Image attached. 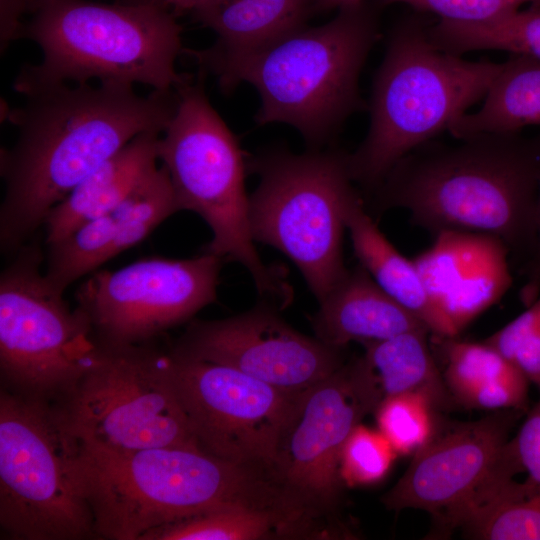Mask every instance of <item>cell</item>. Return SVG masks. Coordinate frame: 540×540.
<instances>
[{"instance_id": "obj_1", "label": "cell", "mask_w": 540, "mask_h": 540, "mask_svg": "<svg viewBox=\"0 0 540 540\" xmlns=\"http://www.w3.org/2000/svg\"><path fill=\"white\" fill-rule=\"evenodd\" d=\"M24 97L8 116L16 141L0 159V248L12 255L54 206L132 139L163 133L178 104L176 90L143 96L133 84L116 81L58 84Z\"/></svg>"}, {"instance_id": "obj_2", "label": "cell", "mask_w": 540, "mask_h": 540, "mask_svg": "<svg viewBox=\"0 0 540 540\" xmlns=\"http://www.w3.org/2000/svg\"><path fill=\"white\" fill-rule=\"evenodd\" d=\"M415 149L376 190V209L401 208L437 234L468 231L502 240L529 259L535 242L540 135L487 133Z\"/></svg>"}, {"instance_id": "obj_3", "label": "cell", "mask_w": 540, "mask_h": 540, "mask_svg": "<svg viewBox=\"0 0 540 540\" xmlns=\"http://www.w3.org/2000/svg\"><path fill=\"white\" fill-rule=\"evenodd\" d=\"M78 468L96 536L142 540L165 524L221 506L295 509L260 468L191 447L115 452L79 444Z\"/></svg>"}, {"instance_id": "obj_4", "label": "cell", "mask_w": 540, "mask_h": 540, "mask_svg": "<svg viewBox=\"0 0 540 540\" xmlns=\"http://www.w3.org/2000/svg\"><path fill=\"white\" fill-rule=\"evenodd\" d=\"M181 32L172 10L156 0H49L24 23L20 36L40 47L42 59L25 65L13 88L24 96L98 80L176 90L191 77L175 66L184 50Z\"/></svg>"}, {"instance_id": "obj_5", "label": "cell", "mask_w": 540, "mask_h": 540, "mask_svg": "<svg viewBox=\"0 0 540 540\" xmlns=\"http://www.w3.org/2000/svg\"><path fill=\"white\" fill-rule=\"evenodd\" d=\"M377 38V21L362 3L339 9L321 26H303L213 75L223 92L242 82L257 90V124H288L318 149L364 107L359 77Z\"/></svg>"}, {"instance_id": "obj_6", "label": "cell", "mask_w": 540, "mask_h": 540, "mask_svg": "<svg viewBox=\"0 0 540 540\" xmlns=\"http://www.w3.org/2000/svg\"><path fill=\"white\" fill-rule=\"evenodd\" d=\"M501 67L438 48L419 21L396 27L374 78L368 133L348 154L354 183L375 190L401 159L483 99Z\"/></svg>"}, {"instance_id": "obj_7", "label": "cell", "mask_w": 540, "mask_h": 540, "mask_svg": "<svg viewBox=\"0 0 540 540\" xmlns=\"http://www.w3.org/2000/svg\"><path fill=\"white\" fill-rule=\"evenodd\" d=\"M202 76L176 89L177 109L158 140V160L180 210L195 212L209 226L212 239L205 252L243 265L259 295L284 308L292 289L278 267L264 264L251 235L245 154L210 104Z\"/></svg>"}, {"instance_id": "obj_8", "label": "cell", "mask_w": 540, "mask_h": 540, "mask_svg": "<svg viewBox=\"0 0 540 540\" xmlns=\"http://www.w3.org/2000/svg\"><path fill=\"white\" fill-rule=\"evenodd\" d=\"M247 167L259 177L249 195L253 240L286 255L321 301L348 269L343 259L345 212L358 193L348 154L275 148L248 159Z\"/></svg>"}, {"instance_id": "obj_9", "label": "cell", "mask_w": 540, "mask_h": 540, "mask_svg": "<svg viewBox=\"0 0 540 540\" xmlns=\"http://www.w3.org/2000/svg\"><path fill=\"white\" fill-rule=\"evenodd\" d=\"M79 443L57 407L0 394V525L13 539L96 536L78 468Z\"/></svg>"}, {"instance_id": "obj_10", "label": "cell", "mask_w": 540, "mask_h": 540, "mask_svg": "<svg viewBox=\"0 0 540 540\" xmlns=\"http://www.w3.org/2000/svg\"><path fill=\"white\" fill-rule=\"evenodd\" d=\"M44 254L30 240L0 275V371L18 394L62 400L101 358L90 324L42 270Z\"/></svg>"}, {"instance_id": "obj_11", "label": "cell", "mask_w": 540, "mask_h": 540, "mask_svg": "<svg viewBox=\"0 0 540 540\" xmlns=\"http://www.w3.org/2000/svg\"><path fill=\"white\" fill-rule=\"evenodd\" d=\"M57 408L68 432L86 448L201 449L175 393L167 353L146 344L103 347L98 363Z\"/></svg>"}, {"instance_id": "obj_12", "label": "cell", "mask_w": 540, "mask_h": 540, "mask_svg": "<svg viewBox=\"0 0 540 540\" xmlns=\"http://www.w3.org/2000/svg\"><path fill=\"white\" fill-rule=\"evenodd\" d=\"M382 399L362 357L299 393L270 476L287 500L315 522L339 506L345 442Z\"/></svg>"}, {"instance_id": "obj_13", "label": "cell", "mask_w": 540, "mask_h": 540, "mask_svg": "<svg viewBox=\"0 0 540 540\" xmlns=\"http://www.w3.org/2000/svg\"><path fill=\"white\" fill-rule=\"evenodd\" d=\"M222 261L204 252L96 271L75 292L76 309L102 347L146 344L216 300Z\"/></svg>"}, {"instance_id": "obj_14", "label": "cell", "mask_w": 540, "mask_h": 540, "mask_svg": "<svg viewBox=\"0 0 540 540\" xmlns=\"http://www.w3.org/2000/svg\"><path fill=\"white\" fill-rule=\"evenodd\" d=\"M173 387L202 450L267 471L299 393L229 366L166 352Z\"/></svg>"}, {"instance_id": "obj_15", "label": "cell", "mask_w": 540, "mask_h": 540, "mask_svg": "<svg viewBox=\"0 0 540 540\" xmlns=\"http://www.w3.org/2000/svg\"><path fill=\"white\" fill-rule=\"evenodd\" d=\"M525 412L494 411L479 420L437 425L413 454L396 484L382 496L396 512L419 509L447 533L451 524L496 482L523 472L510 431Z\"/></svg>"}, {"instance_id": "obj_16", "label": "cell", "mask_w": 540, "mask_h": 540, "mask_svg": "<svg viewBox=\"0 0 540 540\" xmlns=\"http://www.w3.org/2000/svg\"><path fill=\"white\" fill-rule=\"evenodd\" d=\"M275 307L264 302L226 319L193 321L172 350L289 393L302 392L345 363L343 349L298 332Z\"/></svg>"}, {"instance_id": "obj_17", "label": "cell", "mask_w": 540, "mask_h": 540, "mask_svg": "<svg viewBox=\"0 0 540 540\" xmlns=\"http://www.w3.org/2000/svg\"><path fill=\"white\" fill-rule=\"evenodd\" d=\"M181 211L167 170L155 166L117 206L48 246L45 274L59 290L144 240Z\"/></svg>"}, {"instance_id": "obj_18", "label": "cell", "mask_w": 540, "mask_h": 540, "mask_svg": "<svg viewBox=\"0 0 540 540\" xmlns=\"http://www.w3.org/2000/svg\"><path fill=\"white\" fill-rule=\"evenodd\" d=\"M509 254L492 235L443 231L413 261L433 302L459 334L511 287Z\"/></svg>"}, {"instance_id": "obj_19", "label": "cell", "mask_w": 540, "mask_h": 540, "mask_svg": "<svg viewBox=\"0 0 540 540\" xmlns=\"http://www.w3.org/2000/svg\"><path fill=\"white\" fill-rule=\"evenodd\" d=\"M316 0H222L194 14L217 36L202 50L184 48L201 73L213 74L224 65L254 54L305 26Z\"/></svg>"}, {"instance_id": "obj_20", "label": "cell", "mask_w": 540, "mask_h": 540, "mask_svg": "<svg viewBox=\"0 0 540 540\" xmlns=\"http://www.w3.org/2000/svg\"><path fill=\"white\" fill-rule=\"evenodd\" d=\"M312 325L317 339L338 349L353 341L365 344L405 332L429 331L424 323L389 296L360 264L347 269L319 301Z\"/></svg>"}, {"instance_id": "obj_21", "label": "cell", "mask_w": 540, "mask_h": 540, "mask_svg": "<svg viewBox=\"0 0 540 540\" xmlns=\"http://www.w3.org/2000/svg\"><path fill=\"white\" fill-rule=\"evenodd\" d=\"M162 133L139 134L82 180L46 217L45 244L55 243L121 203L158 165Z\"/></svg>"}, {"instance_id": "obj_22", "label": "cell", "mask_w": 540, "mask_h": 540, "mask_svg": "<svg viewBox=\"0 0 540 540\" xmlns=\"http://www.w3.org/2000/svg\"><path fill=\"white\" fill-rule=\"evenodd\" d=\"M345 221L359 264L373 280L424 323L432 336L456 337L458 333L433 302L413 259L402 255L380 231L359 193L350 200Z\"/></svg>"}, {"instance_id": "obj_23", "label": "cell", "mask_w": 540, "mask_h": 540, "mask_svg": "<svg viewBox=\"0 0 540 540\" xmlns=\"http://www.w3.org/2000/svg\"><path fill=\"white\" fill-rule=\"evenodd\" d=\"M427 330L410 331L363 344L362 358L383 398L414 394L427 399L437 411L458 406L432 355Z\"/></svg>"}, {"instance_id": "obj_24", "label": "cell", "mask_w": 540, "mask_h": 540, "mask_svg": "<svg viewBox=\"0 0 540 540\" xmlns=\"http://www.w3.org/2000/svg\"><path fill=\"white\" fill-rule=\"evenodd\" d=\"M540 126V60L510 54L480 109L467 112L449 129L456 139L487 133H520Z\"/></svg>"}, {"instance_id": "obj_25", "label": "cell", "mask_w": 540, "mask_h": 540, "mask_svg": "<svg viewBox=\"0 0 540 540\" xmlns=\"http://www.w3.org/2000/svg\"><path fill=\"white\" fill-rule=\"evenodd\" d=\"M314 524L274 508L221 506L165 524L142 540H260L310 535Z\"/></svg>"}, {"instance_id": "obj_26", "label": "cell", "mask_w": 540, "mask_h": 540, "mask_svg": "<svg viewBox=\"0 0 540 540\" xmlns=\"http://www.w3.org/2000/svg\"><path fill=\"white\" fill-rule=\"evenodd\" d=\"M473 539L540 540V489L526 479L496 483L459 519Z\"/></svg>"}, {"instance_id": "obj_27", "label": "cell", "mask_w": 540, "mask_h": 540, "mask_svg": "<svg viewBox=\"0 0 540 540\" xmlns=\"http://www.w3.org/2000/svg\"><path fill=\"white\" fill-rule=\"evenodd\" d=\"M429 34L438 48L456 55L501 50L540 60V3L483 22L440 20Z\"/></svg>"}, {"instance_id": "obj_28", "label": "cell", "mask_w": 540, "mask_h": 540, "mask_svg": "<svg viewBox=\"0 0 540 540\" xmlns=\"http://www.w3.org/2000/svg\"><path fill=\"white\" fill-rule=\"evenodd\" d=\"M433 338L440 345L443 356L442 374L445 383L458 406H464L482 388L520 371L485 341L468 342L456 337Z\"/></svg>"}, {"instance_id": "obj_29", "label": "cell", "mask_w": 540, "mask_h": 540, "mask_svg": "<svg viewBox=\"0 0 540 540\" xmlns=\"http://www.w3.org/2000/svg\"><path fill=\"white\" fill-rule=\"evenodd\" d=\"M378 430L398 455L422 448L435 432L437 411L420 395L385 397L375 410Z\"/></svg>"}, {"instance_id": "obj_30", "label": "cell", "mask_w": 540, "mask_h": 540, "mask_svg": "<svg viewBox=\"0 0 540 540\" xmlns=\"http://www.w3.org/2000/svg\"><path fill=\"white\" fill-rule=\"evenodd\" d=\"M397 455L378 429L360 423L352 430L343 447L341 479L348 487L377 483L387 475Z\"/></svg>"}, {"instance_id": "obj_31", "label": "cell", "mask_w": 540, "mask_h": 540, "mask_svg": "<svg viewBox=\"0 0 540 540\" xmlns=\"http://www.w3.org/2000/svg\"><path fill=\"white\" fill-rule=\"evenodd\" d=\"M484 341L540 390V295L525 311Z\"/></svg>"}, {"instance_id": "obj_32", "label": "cell", "mask_w": 540, "mask_h": 540, "mask_svg": "<svg viewBox=\"0 0 540 540\" xmlns=\"http://www.w3.org/2000/svg\"><path fill=\"white\" fill-rule=\"evenodd\" d=\"M403 3L414 9L430 12L440 20L475 23L487 21L518 10L524 4L540 3V0H385Z\"/></svg>"}, {"instance_id": "obj_33", "label": "cell", "mask_w": 540, "mask_h": 540, "mask_svg": "<svg viewBox=\"0 0 540 540\" xmlns=\"http://www.w3.org/2000/svg\"><path fill=\"white\" fill-rule=\"evenodd\" d=\"M527 479L540 489V399L527 411L519 431L511 439Z\"/></svg>"}, {"instance_id": "obj_34", "label": "cell", "mask_w": 540, "mask_h": 540, "mask_svg": "<svg viewBox=\"0 0 540 540\" xmlns=\"http://www.w3.org/2000/svg\"><path fill=\"white\" fill-rule=\"evenodd\" d=\"M49 0H0V43L8 46L19 39L24 18L34 14Z\"/></svg>"}, {"instance_id": "obj_35", "label": "cell", "mask_w": 540, "mask_h": 540, "mask_svg": "<svg viewBox=\"0 0 540 540\" xmlns=\"http://www.w3.org/2000/svg\"><path fill=\"white\" fill-rule=\"evenodd\" d=\"M526 281L520 290V300L526 307L540 295V177L535 212V242L526 262Z\"/></svg>"}, {"instance_id": "obj_36", "label": "cell", "mask_w": 540, "mask_h": 540, "mask_svg": "<svg viewBox=\"0 0 540 540\" xmlns=\"http://www.w3.org/2000/svg\"><path fill=\"white\" fill-rule=\"evenodd\" d=\"M174 11L202 12L222 0H156Z\"/></svg>"}, {"instance_id": "obj_37", "label": "cell", "mask_w": 540, "mask_h": 540, "mask_svg": "<svg viewBox=\"0 0 540 540\" xmlns=\"http://www.w3.org/2000/svg\"><path fill=\"white\" fill-rule=\"evenodd\" d=\"M365 0H316L314 12L341 9L364 3Z\"/></svg>"}, {"instance_id": "obj_38", "label": "cell", "mask_w": 540, "mask_h": 540, "mask_svg": "<svg viewBox=\"0 0 540 540\" xmlns=\"http://www.w3.org/2000/svg\"><path fill=\"white\" fill-rule=\"evenodd\" d=\"M125 1L138 2V1H146V0H125Z\"/></svg>"}]
</instances>
